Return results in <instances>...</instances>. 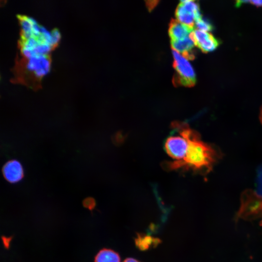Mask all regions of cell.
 Listing matches in <instances>:
<instances>
[{
	"instance_id": "cell-15",
	"label": "cell",
	"mask_w": 262,
	"mask_h": 262,
	"mask_svg": "<svg viewBox=\"0 0 262 262\" xmlns=\"http://www.w3.org/2000/svg\"><path fill=\"white\" fill-rule=\"evenodd\" d=\"M248 3L257 7H262V0H248Z\"/></svg>"
},
{
	"instance_id": "cell-5",
	"label": "cell",
	"mask_w": 262,
	"mask_h": 262,
	"mask_svg": "<svg viewBox=\"0 0 262 262\" xmlns=\"http://www.w3.org/2000/svg\"><path fill=\"white\" fill-rule=\"evenodd\" d=\"M178 130L179 135L169 136L166 139L164 148L168 155L174 162H180L185 157L188 146L187 138L183 132L174 124Z\"/></svg>"
},
{
	"instance_id": "cell-17",
	"label": "cell",
	"mask_w": 262,
	"mask_h": 262,
	"mask_svg": "<svg viewBox=\"0 0 262 262\" xmlns=\"http://www.w3.org/2000/svg\"><path fill=\"white\" fill-rule=\"evenodd\" d=\"M260 119L261 122H262V107L261 110V113H260Z\"/></svg>"
},
{
	"instance_id": "cell-10",
	"label": "cell",
	"mask_w": 262,
	"mask_h": 262,
	"mask_svg": "<svg viewBox=\"0 0 262 262\" xmlns=\"http://www.w3.org/2000/svg\"><path fill=\"white\" fill-rule=\"evenodd\" d=\"M194 30V27L172 19L169 24L168 33L171 40H176L189 36Z\"/></svg>"
},
{
	"instance_id": "cell-13",
	"label": "cell",
	"mask_w": 262,
	"mask_h": 262,
	"mask_svg": "<svg viewBox=\"0 0 262 262\" xmlns=\"http://www.w3.org/2000/svg\"><path fill=\"white\" fill-rule=\"evenodd\" d=\"M196 26L199 30L204 32L212 31L213 29V25L207 19L202 17L197 19L195 23Z\"/></svg>"
},
{
	"instance_id": "cell-12",
	"label": "cell",
	"mask_w": 262,
	"mask_h": 262,
	"mask_svg": "<svg viewBox=\"0 0 262 262\" xmlns=\"http://www.w3.org/2000/svg\"><path fill=\"white\" fill-rule=\"evenodd\" d=\"M94 262H120V257L114 250L103 248L95 256Z\"/></svg>"
},
{
	"instance_id": "cell-4",
	"label": "cell",
	"mask_w": 262,
	"mask_h": 262,
	"mask_svg": "<svg viewBox=\"0 0 262 262\" xmlns=\"http://www.w3.org/2000/svg\"><path fill=\"white\" fill-rule=\"evenodd\" d=\"M172 53L176 71L175 83L187 87L194 86L196 82V74L188 59L175 50H173Z\"/></svg>"
},
{
	"instance_id": "cell-3",
	"label": "cell",
	"mask_w": 262,
	"mask_h": 262,
	"mask_svg": "<svg viewBox=\"0 0 262 262\" xmlns=\"http://www.w3.org/2000/svg\"><path fill=\"white\" fill-rule=\"evenodd\" d=\"M50 62V55L20 57L14 68L16 81L33 88L38 87L41 79L49 70Z\"/></svg>"
},
{
	"instance_id": "cell-16",
	"label": "cell",
	"mask_w": 262,
	"mask_h": 262,
	"mask_svg": "<svg viewBox=\"0 0 262 262\" xmlns=\"http://www.w3.org/2000/svg\"><path fill=\"white\" fill-rule=\"evenodd\" d=\"M123 262H140V261L131 258L126 259Z\"/></svg>"
},
{
	"instance_id": "cell-2",
	"label": "cell",
	"mask_w": 262,
	"mask_h": 262,
	"mask_svg": "<svg viewBox=\"0 0 262 262\" xmlns=\"http://www.w3.org/2000/svg\"><path fill=\"white\" fill-rule=\"evenodd\" d=\"M186 135L188 146L184 158L180 162H171L167 164L169 169L180 168L194 170H210L215 161L216 154L209 145L203 142L198 133L185 124H175Z\"/></svg>"
},
{
	"instance_id": "cell-11",
	"label": "cell",
	"mask_w": 262,
	"mask_h": 262,
	"mask_svg": "<svg viewBox=\"0 0 262 262\" xmlns=\"http://www.w3.org/2000/svg\"><path fill=\"white\" fill-rule=\"evenodd\" d=\"M171 45L174 50L181 53L188 60L194 58L193 49L195 45L190 35L183 39L171 40Z\"/></svg>"
},
{
	"instance_id": "cell-7",
	"label": "cell",
	"mask_w": 262,
	"mask_h": 262,
	"mask_svg": "<svg viewBox=\"0 0 262 262\" xmlns=\"http://www.w3.org/2000/svg\"><path fill=\"white\" fill-rule=\"evenodd\" d=\"M190 36L195 45L204 53L214 50L220 44V41L212 34L198 29L194 30Z\"/></svg>"
},
{
	"instance_id": "cell-6",
	"label": "cell",
	"mask_w": 262,
	"mask_h": 262,
	"mask_svg": "<svg viewBox=\"0 0 262 262\" xmlns=\"http://www.w3.org/2000/svg\"><path fill=\"white\" fill-rule=\"evenodd\" d=\"M177 20L186 25L194 27L195 21L201 17L199 6L194 0H181L175 12Z\"/></svg>"
},
{
	"instance_id": "cell-1",
	"label": "cell",
	"mask_w": 262,
	"mask_h": 262,
	"mask_svg": "<svg viewBox=\"0 0 262 262\" xmlns=\"http://www.w3.org/2000/svg\"><path fill=\"white\" fill-rule=\"evenodd\" d=\"M18 18L20 57L50 55V51L58 45L60 39L59 31L54 29L49 32L28 16H20Z\"/></svg>"
},
{
	"instance_id": "cell-8",
	"label": "cell",
	"mask_w": 262,
	"mask_h": 262,
	"mask_svg": "<svg viewBox=\"0 0 262 262\" xmlns=\"http://www.w3.org/2000/svg\"><path fill=\"white\" fill-rule=\"evenodd\" d=\"M1 171L4 179L12 184L19 182L24 176V171L22 164L16 159L6 162L3 165Z\"/></svg>"
},
{
	"instance_id": "cell-14",
	"label": "cell",
	"mask_w": 262,
	"mask_h": 262,
	"mask_svg": "<svg viewBox=\"0 0 262 262\" xmlns=\"http://www.w3.org/2000/svg\"><path fill=\"white\" fill-rule=\"evenodd\" d=\"M82 204L85 208L91 210L95 207L96 201L93 197H88L84 199Z\"/></svg>"
},
{
	"instance_id": "cell-9",
	"label": "cell",
	"mask_w": 262,
	"mask_h": 262,
	"mask_svg": "<svg viewBox=\"0 0 262 262\" xmlns=\"http://www.w3.org/2000/svg\"><path fill=\"white\" fill-rule=\"evenodd\" d=\"M241 209V216L247 217L256 215L262 208V197L259 194H248L245 196Z\"/></svg>"
}]
</instances>
